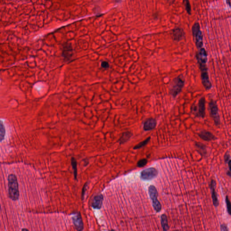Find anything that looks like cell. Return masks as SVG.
Returning a JSON list of instances; mask_svg holds the SVG:
<instances>
[{
	"mask_svg": "<svg viewBox=\"0 0 231 231\" xmlns=\"http://www.w3.org/2000/svg\"><path fill=\"white\" fill-rule=\"evenodd\" d=\"M185 85V79L183 75H180L173 79L169 87L170 95L175 98L182 92Z\"/></svg>",
	"mask_w": 231,
	"mask_h": 231,
	"instance_id": "6da1fadb",
	"label": "cell"
},
{
	"mask_svg": "<svg viewBox=\"0 0 231 231\" xmlns=\"http://www.w3.org/2000/svg\"><path fill=\"white\" fill-rule=\"evenodd\" d=\"M8 193L10 199L14 201L18 200L19 197V185L16 177L11 174L8 177Z\"/></svg>",
	"mask_w": 231,
	"mask_h": 231,
	"instance_id": "7a4b0ae2",
	"label": "cell"
},
{
	"mask_svg": "<svg viewBox=\"0 0 231 231\" xmlns=\"http://www.w3.org/2000/svg\"><path fill=\"white\" fill-rule=\"evenodd\" d=\"M192 33L195 39L196 46L197 49H201L203 45V35L201 31L200 24L198 22L195 23L192 26Z\"/></svg>",
	"mask_w": 231,
	"mask_h": 231,
	"instance_id": "3957f363",
	"label": "cell"
},
{
	"mask_svg": "<svg viewBox=\"0 0 231 231\" xmlns=\"http://www.w3.org/2000/svg\"><path fill=\"white\" fill-rule=\"evenodd\" d=\"M199 65L201 71V77L203 85L206 90H210L212 87V84L209 79L206 64H201Z\"/></svg>",
	"mask_w": 231,
	"mask_h": 231,
	"instance_id": "277c9868",
	"label": "cell"
},
{
	"mask_svg": "<svg viewBox=\"0 0 231 231\" xmlns=\"http://www.w3.org/2000/svg\"><path fill=\"white\" fill-rule=\"evenodd\" d=\"M210 114L215 122V124L219 126L220 124V119L219 113L217 104L215 101L211 100L209 103Z\"/></svg>",
	"mask_w": 231,
	"mask_h": 231,
	"instance_id": "5b68a950",
	"label": "cell"
},
{
	"mask_svg": "<svg viewBox=\"0 0 231 231\" xmlns=\"http://www.w3.org/2000/svg\"><path fill=\"white\" fill-rule=\"evenodd\" d=\"M192 111L195 113L196 117L205 118L206 115V99L202 97L199 100L198 107H192Z\"/></svg>",
	"mask_w": 231,
	"mask_h": 231,
	"instance_id": "8992f818",
	"label": "cell"
},
{
	"mask_svg": "<svg viewBox=\"0 0 231 231\" xmlns=\"http://www.w3.org/2000/svg\"><path fill=\"white\" fill-rule=\"evenodd\" d=\"M158 171L155 168H150L142 171L141 178L144 180H151L157 176Z\"/></svg>",
	"mask_w": 231,
	"mask_h": 231,
	"instance_id": "52a82bcc",
	"label": "cell"
},
{
	"mask_svg": "<svg viewBox=\"0 0 231 231\" xmlns=\"http://www.w3.org/2000/svg\"><path fill=\"white\" fill-rule=\"evenodd\" d=\"M73 49L70 43H65L63 47L62 56L66 61L71 60L73 56Z\"/></svg>",
	"mask_w": 231,
	"mask_h": 231,
	"instance_id": "ba28073f",
	"label": "cell"
},
{
	"mask_svg": "<svg viewBox=\"0 0 231 231\" xmlns=\"http://www.w3.org/2000/svg\"><path fill=\"white\" fill-rule=\"evenodd\" d=\"M73 223L77 230L82 231L84 229V224L81 214L76 212L73 214Z\"/></svg>",
	"mask_w": 231,
	"mask_h": 231,
	"instance_id": "9c48e42d",
	"label": "cell"
},
{
	"mask_svg": "<svg viewBox=\"0 0 231 231\" xmlns=\"http://www.w3.org/2000/svg\"><path fill=\"white\" fill-rule=\"evenodd\" d=\"M185 33L182 28H176L173 30V38L174 40L179 42L184 39Z\"/></svg>",
	"mask_w": 231,
	"mask_h": 231,
	"instance_id": "30bf717a",
	"label": "cell"
},
{
	"mask_svg": "<svg viewBox=\"0 0 231 231\" xmlns=\"http://www.w3.org/2000/svg\"><path fill=\"white\" fill-rule=\"evenodd\" d=\"M196 58L199 64H206L207 61V53L204 48L199 49V52L196 54Z\"/></svg>",
	"mask_w": 231,
	"mask_h": 231,
	"instance_id": "8fae6325",
	"label": "cell"
},
{
	"mask_svg": "<svg viewBox=\"0 0 231 231\" xmlns=\"http://www.w3.org/2000/svg\"><path fill=\"white\" fill-rule=\"evenodd\" d=\"M157 121L153 118L148 119L144 122L143 129L144 131H151L156 127Z\"/></svg>",
	"mask_w": 231,
	"mask_h": 231,
	"instance_id": "7c38bea8",
	"label": "cell"
},
{
	"mask_svg": "<svg viewBox=\"0 0 231 231\" xmlns=\"http://www.w3.org/2000/svg\"><path fill=\"white\" fill-rule=\"evenodd\" d=\"M216 186V182L215 181L212 180L211 182L210 187L211 191L212 198L213 204L215 207H217L219 206V202L218 200L217 194L215 190Z\"/></svg>",
	"mask_w": 231,
	"mask_h": 231,
	"instance_id": "4fadbf2b",
	"label": "cell"
},
{
	"mask_svg": "<svg viewBox=\"0 0 231 231\" xmlns=\"http://www.w3.org/2000/svg\"><path fill=\"white\" fill-rule=\"evenodd\" d=\"M198 135L201 139L207 141H212L216 139V137L212 133L206 131H201Z\"/></svg>",
	"mask_w": 231,
	"mask_h": 231,
	"instance_id": "5bb4252c",
	"label": "cell"
},
{
	"mask_svg": "<svg viewBox=\"0 0 231 231\" xmlns=\"http://www.w3.org/2000/svg\"><path fill=\"white\" fill-rule=\"evenodd\" d=\"M104 196L102 194L97 195L94 197L92 206L95 209L99 210L101 208Z\"/></svg>",
	"mask_w": 231,
	"mask_h": 231,
	"instance_id": "9a60e30c",
	"label": "cell"
},
{
	"mask_svg": "<svg viewBox=\"0 0 231 231\" xmlns=\"http://www.w3.org/2000/svg\"><path fill=\"white\" fill-rule=\"evenodd\" d=\"M149 193L150 197L152 201L157 200L158 192L155 186L151 185L149 188Z\"/></svg>",
	"mask_w": 231,
	"mask_h": 231,
	"instance_id": "2e32d148",
	"label": "cell"
},
{
	"mask_svg": "<svg viewBox=\"0 0 231 231\" xmlns=\"http://www.w3.org/2000/svg\"><path fill=\"white\" fill-rule=\"evenodd\" d=\"M132 136V134L131 132H126L123 133L122 134V137L120 139V143L123 144L127 142L131 138Z\"/></svg>",
	"mask_w": 231,
	"mask_h": 231,
	"instance_id": "e0dca14e",
	"label": "cell"
},
{
	"mask_svg": "<svg viewBox=\"0 0 231 231\" xmlns=\"http://www.w3.org/2000/svg\"><path fill=\"white\" fill-rule=\"evenodd\" d=\"M161 225L163 230L168 231L169 229L168 219L166 215L164 214L161 216Z\"/></svg>",
	"mask_w": 231,
	"mask_h": 231,
	"instance_id": "ac0fdd59",
	"label": "cell"
},
{
	"mask_svg": "<svg viewBox=\"0 0 231 231\" xmlns=\"http://www.w3.org/2000/svg\"><path fill=\"white\" fill-rule=\"evenodd\" d=\"M72 165L74 171V177L76 180L77 179V161L75 158H72Z\"/></svg>",
	"mask_w": 231,
	"mask_h": 231,
	"instance_id": "d6986e66",
	"label": "cell"
},
{
	"mask_svg": "<svg viewBox=\"0 0 231 231\" xmlns=\"http://www.w3.org/2000/svg\"><path fill=\"white\" fill-rule=\"evenodd\" d=\"M153 205L154 209L157 212H159L161 210V205L158 200L153 201Z\"/></svg>",
	"mask_w": 231,
	"mask_h": 231,
	"instance_id": "ffe728a7",
	"label": "cell"
},
{
	"mask_svg": "<svg viewBox=\"0 0 231 231\" xmlns=\"http://www.w3.org/2000/svg\"><path fill=\"white\" fill-rule=\"evenodd\" d=\"M5 135H6V129L4 125L3 124L2 121H1V135H0V138H1V142L5 138Z\"/></svg>",
	"mask_w": 231,
	"mask_h": 231,
	"instance_id": "44dd1931",
	"label": "cell"
},
{
	"mask_svg": "<svg viewBox=\"0 0 231 231\" xmlns=\"http://www.w3.org/2000/svg\"><path fill=\"white\" fill-rule=\"evenodd\" d=\"M150 137L148 138L147 139H146V140L143 141L141 142L139 144H138L136 146H135L134 147V150H137V149H139L140 148L143 147L147 145L149 141H150Z\"/></svg>",
	"mask_w": 231,
	"mask_h": 231,
	"instance_id": "7402d4cb",
	"label": "cell"
},
{
	"mask_svg": "<svg viewBox=\"0 0 231 231\" xmlns=\"http://www.w3.org/2000/svg\"><path fill=\"white\" fill-rule=\"evenodd\" d=\"M183 3L185 5V8H186L187 13L189 15H191L192 14V9H191L189 0H183Z\"/></svg>",
	"mask_w": 231,
	"mask_h": 231,
	"instance_id": "603a6c76",
	"label": "cell"
},
{
	"mask_svg": "<svg viewBox=\"0 0 231 231\" xmlns=\"http://www.w3.org/2000/svg\"><path fill=\"white\" fill-rule=\"evenodd\" d=\"M196 146L197 147L201 150V151H202V155H205L206 154V146L204 145L203 144L200 142L196 143Z\"/></svg>",
	"mask_w": 231,
	"mask_h": 231,
	"instance_id": "cb8c5ba5",
	"label": "cell"
},
{
	"mask_svg": "<svg viewBox=\"0 0 231 231\" xmlns=\"http://www.w3.org/2000/svg\"><path fill=\"white\" fill-rule=\"evenodd\" d=\"M226 203L227 211L229 215H231V203L229 199V197L227 196L226 197Z\"/></svg>",
	"mask_w": 231,
	"mask_h": 231,
	"instance_id": "d4e9b609",
	"label": "cell"
},
{
	"mask_svg": "<svg viewBox=\"0 0 231 231\" xmlns=\"http://www.w3.org/2000/svg\"><path fill=\"white\" fill-rule=\"evenodd\" d=\"M147 160L146 159H142L140 160H139L137 163V166L140 167V168H141V167H144L146 165L147 163Z\"/></svg>",
	"mask_w": 231,
	"mask_h": 231,
	"instance_id": "484cf974",
	"label": "cell"
},
{
	"mask_svg": "<svg viewBox=\"0 0 231 231\" xmlns=\"http://www.w3.org/2000/svg\"><path fill=\"white\" fill-rule=\"evenodd\" d=\"M101 66L102 68L104 69H108L109 67V62L106 61H103L101 64Z\"/></svg>",
	"mask_w": 231,
	"mask_h": 231,
	"instance_id": "4316f807",
	"label": "cell"
},
{
	"mask_svg": "<svg viewBox=\"0 0 231 231\" xmlns=\"http://www.w3.org/2000/svg\"><path fill=\"white\" fill-rule=\"evenodd\" d=\"M87 186V183H86L84 185L83 188L82 193V199L84 198V196H85V192L86 190Z\"/></svg>",
	"mask_w": 231,
	"mask_h": 231,
	"instance_id": "83f0119b",
	"label": "cell"
},
{
	"mask_svg": "<svg viewBox=\"0 0 231 231\" xmlns=\"http://www.w3.org/2000/svg\"><path fill=\"white\" fill-rule=\"evenodd\" d=\"M221 231H228V227L225 224H222L221 225Z\"/></svg>",
	"mask_w": 231,
	"mask_h": 231,
	"instance_id": "f1b7e54d",
	"label": "cell"
},
{
	"mask_svg": "<svg viewBox=\"0 0 231 231\" xmlns=\"http://www.w3.org/2000/svg\"><path fill=\"white\" fill-rule=\"evenodd\" d=\"M224 159L225 162L226 163L229 161V159H230V156L229 155L228 153H226V154H225V155Z\"/></svg>",
	"mask_w": 231,
	"mask_h": 231,
	"instance_id": "f546056e",
	"label": "cell"
},
{
	"mask_svg": "<svg viewBox=\"0 0 231 231\" xmlns=\"http://www.w3.org/2000/svg\"><path fill=\"white\" fill-rule=\"evenodd\" d=\"M226 2L229 7H231V0H226Z\"/></svg>",
	"mask_w": 231,
	"mask_h": 231,
	"instance_id": "4dcf8cb0",
	"label": "cell"
},
{
	"mask_svg": "<svg viewBox=\"0 0 231 231\" xmlns=\"http://www.w3.org/2000/svg\"><path fill=\"white\" fill-rule=\"evenodd\" d=\"M228 164H229V168L230 170L231 171V160L229 161Z\"/></svg>",
	"mask_w": 231,
	"mask_h": 231,
	"instance_id": "1f68e13d",
	"label": "cell"
},
{
	"mask_svg": "<svg viewBox=\"0 0 231 231\" xmlns=\"http://www.w3.org/2000/svg\"><path fill=\"white\" fill-rule=\"evenodd\" d=\"M227 175H228V176H229V177H231V171H228V172H227Z\"/></svg>",
	"mask_w": 231,
	"mask_h": 231,
	"instance_id": "d6a6232c",
	"label": "cell"
},
{
	"mask_svg": "<svg viewBox=\"0 0 231 231\" xmlns=\"http://www.w3.org/2000/svg\"><path fill=\"white\" fill-rule=\"evenodd\" d=\"M115 1L117 3H119L120 2L121 0H115Z\"/></svg>",
	"mask_w": 231,
	"mask_h": 231,
	"instance_id": "836d02e7",
	"label": "cell"
},
{
	"mask_svg": "<svg viewBox=\"0 0 231 231\" xmlns=\"http://www.w3.org/2000/svg\"><path fill=\"white\" fill-rule=\"evenodd\" d=\"M22 230H28V229H22Z\"/></svg>",
	"mask_w": 231,
	"mask_h": 231,
	"instance_id": "e575fe53",
	"label": "cell"
}]
</instances>
